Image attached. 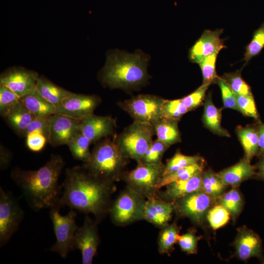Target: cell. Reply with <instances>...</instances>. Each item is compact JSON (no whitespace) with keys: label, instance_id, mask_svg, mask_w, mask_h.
I'll use <instances>...</instances> for the list:
<instances>
[{"label":"cell","instance_id":"cell-1","mask_svg":"<svg viewBox=\"0 0 264 264\" xmlns=\"http://www.w3.org/2000/svg\"><path fill=\"white\" fill-rule=\"evenodd\" d=\"M62 188L58 205L92 214L98 223L109 213L111 196L116 189L114 183L93 176L83 165L66 169Z\"/></svg>","mask_w":264,"mask_h":264},{"label":"cell","instance_id":"cell-47","mask_svg":"<svg viewBox=\"0 0 264 264\" xmlns=\"http://www.w3.org/2000/svg\"><path fill=\"white\" fill-rule=\"evenodd\" d=\"M13 157L11 152L1 144L0 145V168L1 170L7 169L10 165Z\"/></svg>","mask_w":264,"mask_h":264},{"label":"cell","instance_id":"cell-5","mask_svg":"<svg viewBox=\"0 0 264 264\" xmlns=\"http://www.w3.org/2000/svg\"><path fill=\"white\" fill-rule=\"evenodd\" d=\"M155 134L153 124L134 120L114 140L125 156L138 163L152 143Z\"/></svg>","mask_w":264,"mask_h":264},{"label":"cell","instance_id":"cell-19","mask_svg":"<svg viewBox=\"0 0 264 264\" xmlns=\"http://www.w3.org/2000/svg\"><path fill=\"white\" fill-rule=\"evenodd\" d=\"M202 172L198 173L189 179L175 181L167 185L165 190L158 191L156 197L173 203L181 198L201 190Z\"/></svg>","mask_w":264,"mask_h":264},{"label":"cell","instance_id":"cell-24","mask_svg":"<svg viewBox=\"0 0 264 264\" xmlns=\"http://www.w3.org/2000/svg\"><path fill=\"white\" fill-rule=\"evenodd\" d=\"M20 102L36 118L49 117L55 113L56 107L36 90L21 97Z\"/></svg>","mask_w":264,"mask_h":264},{"label":"cell","instance_id":"cell-36","mask_svg":"<svg viewBox=\"0 0 264 264\" xmlns=\"http://www.w3.org/2000/svg\"><path fill=\"white\" fill-rule=\"evenodd\" d=\"M169 147V146L158 139L153 141L140 162L150 164L162 163L163 155Z\"/></svg>","mask_w":264,"mask_h":264},{"label":"cell","instance_id":"cell-25","mask_svg":"<svg viewBox=\"0 0 264 264\" xmlns=\"http://www.w3.org/2000/svg\"><path fill=\"white\" fill-rule=\"evenodd\" d=\"M178 121L161 118L153 124L157 139L169 147L181 141Z\"/></svg>","mask_w":264,"mask_h":264},{"label":"cell","instance_id":"cell-13","mask_svg":"<svg viewBox=\"0 0 264 264\" xmlns=\"http://www.w3.org/2000/svg\"><path fill=\"white\" fill-rule=\"evenodd\" d=\"M38 73L22 66H13L2 72L0 85L4 86L22 97L36 90Z\"/></svg>","mask_w":264,"mask_h":264},{"label":"cell","instance_id":"cell-44","mask_svg":"<svg viewBox=\"0 0 264 264\" xmlns=\"http://www.w3.org/2000/svg\"><path fill=\"white\" fill-rule=\"evenodd\" d=\"M210 85L203 83L195 91L181 99L182 102L189 111L197 108L202 103L206 90Z\"/></svg>","mask_w":264,"mask_h":264},{"label":"cell","instance_id":"cell-35","mask_svg":"<svg viewBox=\"0 0 264 264\" xmlns=\"http://www.w3.org/2000/svg\"><path fill=\"white\" fill-rule=\"evenodd\" d=\"M189 110L182 102L181 99H164L162 106L161 114L163 118L178 121Z\"/></svg>","mask_w":264,"mask_h":264},{"label":"cell","instance_id":"cell-39","mask_svg":"<svg viewBox=\"0 0 264 264\" xmlns=\"http://www.w3.org/2000/svg\"><path fill=\"white\" fill-rule=\"evenodd\" d=\"M223 78L234 93L241 95H252L250 87L242 78L239 72L225 74Z\"/></svg>","mask_w":264,"mask_h":264},{"label":"cell","instance_id":"cell-21","mask_svg":"<svg viewBox=\"0 0 264 264\" xmlns=\"http://www.w3.org/2000/svg\"><path fill=\"white\" fill-rule=\"evenodd\" d=\"M256 166L251 164L250 161L244 157L236 164L217 173L222 181L231 187H238L244 181L254 177Z\"/></svg>","mask_w":264,"mask_h":264},{"label":"cell","instance_id":"cell-33","mask_svg":"<svg viewBox=\"0 0 264 264\" xmlns=\"http://www.w3.org/2000/svg\"><path fill=\"white\" fill-rule=\"evenodd\" d=\"M201 163H202V159L200 156L186 155L177 151L172 158L167 160L164 166L163 175L180 168Z\"/></svg>","mask_w":264,"mask_h":264},{"label":"cell","instance_id":"cell-16","mask_svg":"<svg viewBox=\"0 0 264 264\" xmlns=\"http://www.w3.org/2000/svg\"><path fill=\"white\" fill-rule=\"evenodd\" d=\"M49 120L48 143L52 146L67 145L80 132L81 120L58 114L52 115Z\"/></svg>","mask_w":264,"mask_h":264},{"label":"cell","instance_id":"cell-15","mask_svg":"<svg viewBox=\"0 0 264 264\" xmlns=\"http://www.w3.org/2000/svg\"><path fill=\"white\" fill-rule=\"evenodd\" d=\"M233 243L235 255L239 260L247 262L254 257L264 263L262 240L254 231L245 225L239 227Z\"/></svg>","mask_w":264,"mask_h":264},{"label":"cell","instance_id":"cell-18","mask_svg":"<svg viewBox=\"0 0 264 264\" xmlns=\"http://www.w3.org/2000/svg\"><path fill=\"white\" fill-rule=\"evenodd\" d=\"M222 32L221 29L205 30L191 48L189 53L190 60L199 64L206 56L225 47L220 37Z\"/></svg>","mask_w":264,"mask_h":264},{"label":"cell","instance_id":"cell-46","mask_svg":"<svg viewBox=\"0 0 264 264\" xmlns=\"http://www.w3.org/2000/svg\"><path fill=\"white\" fill-rule=\"evenodd\" d=\"M25 137L27 147L30 151L34 152L41 151L48 142L47 138L40 133H29Z\"/></svg>","mask_w":264,"mask_h":264},{"label":"cell","instance_id":"cell-2","mask_svg":"<svg viewBox=\"0 0 264 264\" xmlns=\"http://www.w3.org/2000/svg\"><path fill=\"white\" fill-rule=\"evenodd\" d=\"M65 165L61 155L53 154L38 170L15 168L10 173V177L21 189L34 210L50 208L57 204L62 194L59 178Z\"/></svg>","mask_w":264,"mask_h":264},{"label":"cell","instance_id":"cell-32","mask_svg":"<svg viewBox=\"0 0 264 264\" xmlns=\"http://www.w3.org/2000/svg\"><path fill=\"white\" fill-rule=\"evenodd\" d=\"M202 163L180 168L163 175L159 186V189L175 181L190 178L198 173L202 172Z\"/></svg>","mask_w":264,"mask_h":264},{"label":"cell","instance_id":"cell-9","mask_svg":"<svg viewBox=\"0 0 264 264\" xmlns=\"http://www.w3.org/2000/svg\"><path fill=\"white\" fill-rule=\"evenodd\" d=\"M164 99L150 94H140L119 103L118 105L135 121L153 124L162 118L161 109Z\"/></svg>","mask_w":264,"mask_h":264},{"label":"cell","instance_id":"cell-43","mask_svg":"<svg viewBox=\"0 0 264 264\" xmlns=\"http://www.w3.org/2000/svg\"><path fill=\"white\" fill-rule=\"evenodd\" d=\"M215 83L220 88L224 107L239 111L234 93L230 88L225 80L223 78L218 76Z\"/></svg>","mask_w":264,"mask_h":264},{"label":"cell","instance_id":"cell-42","mask_svg":"<svg viewBox=\"0 0 264 264\" xmlns=\"http://www.w3.org/2000/svg\"><path fill=\"white\" fill-rule=\"evenodd\" d=\"M200 238L196 235L194 230L190 229L180 236L177 243L181 250L188 254H195L198 251V242Z\"/></svg>","mask_w":264,"mask_h":264},{"label":"cell","instance_id":"cell-10","mask_svg":"<svg viewBox=\"0 0 264 264\" xmlns=\"http://www.w3.org/2000/svg\"><path fill=\"white\" fill-rule=\"evenodd\" d=\"M24 212L10 192L0 188V247L6 244L17 231Z\"/></svg>","mask_w":264,"mask_h":264},{"label":"cell","instance_id":"cell-29","mask_svg":"<svg viewBox=\"0 0 264 264\" xmlns=\"http://www.w3.org/2000/svg\"><path fill=\"white\" fill-rule=\"evenodd\" d=\"M228 186L222 181L217 173L211 170L202 171L201 190L215 200L225 192Z\"/></svg>","mask_w":264,"mask_h":264},{"label":"cell","instance_id":"cell-26","mask_svg":"<svg viewBox=\"0 0 264 264\" xmlns=\"http://www.w3.org/2000/svg\"><path fill=\"white\" fill-rule=\"evenodd\" d=\"M216 202L228 211L233 222L240 215L244 205V199L238 187H232L217 198Z\"/></svg>","mask_w":264,"mask_h":264},{"label":"cell","instance_id":"cell-8","mask_svg":"<svg viewBox=\"0 0 264 264\" xmlns=\"http://www.w3.org/2000/svg\"><path fill=\"white\" fill-rule=\"evenodd\" d=\"M60 208L57 204L50 208L49 217L56 239L50 250L66 258L71 251L72 240L78 226L76 222V210L71 209L66 215L62 216L59 213Z\"/></svg>","mask_w":264,"mask_h":264},{"label":"cell","instance_id":"cell-38","mask_svg":"<svg viewBox=\"0 0 264 264\" xmlns=\"http://www.w3.org/2000/svg\"><path fill=\"white\" fill-rule=\"evenodd\" d=\"M264 47V23L256 30L252 39L245 48L243 60L248 62L252 58L260 53Z\"/></svg>","mask_w":264,"mask_h":264},{"label":"cell","instance_id":"cell-41","mask_svg":"<svg viewBox=\"0 0 264 264\" xmlns=\"http://www.w3.org/2000/svg\"><path fill=\"white\" fill-rule=\"evenodd\" d=\"M239 111L246 116L259 121V115L257 110L253 95H241L234 93Z\"/></svg>","mask_w":264,"mask_h":264},{"label":"cell","instance_id":"cell-4","mask_svg":"<svg viewBox=\"0 0 264 264\" xmlns=\"http://www.w3.org/2000/svg\"><path fill=\"white\" fill-rule=\"evenodd\" d=\"M97 142L89 160L82 165L93 176L115 183L122 178L129 158L123 154L114 139L107 137Z\"/></svg>","mask_w":264,"mask_h":264},{"label":"cell","instance_id":"cell-22","mask_svg":"<svg viewBox=\"0 0 264 264\" xmlns=\"http://www.w3.org/2000/svg\"><path fill=\"white\" fill-rule=\"evenodd\" d=\"M3 118L15 133L19 136L24 137L27 127L36 117L20 102L13 106Z\"/></svg>","mask_w":264,"mask_h":264},{"label":"cell","instance_id":"cell-7","mask_svg":"<svg viewBox=\"0 0 264 264\" xmlns=\"http://www.w3.org/2000/svg\"><path fill=\"white\" fill-rule=\"evenodd\" d=\"M147 199L127 186L111 204L109 212L112 221L125 226L143 220Z\"/></svg>","mask_w":264,"mask_h":264},{"label":"cell","instance_id":"cell-40","mask_svg":"<svg viewBox=\"0 0 264 264\" xmlns=\"http://www.w3.org/2000/svg\"><path fill=\"white\" fill-rule=\"evenodd\" d=\"M21 97L8 88L0 85V115L3 117L16 104Z\"/></svg>","mask_w":264,"mask_h":264},{"label":"cell","instance_id":"cell-6","mask_svg":"<svg viewBox=\"0 0 264 264\" xmlns=\"http://www.w3.org/2000/svg\"><path fill=\"white\" fill-rule=\"evenodd\" d=\"M165 165L139 162L131 172L125 173L122 178L127 186L146 199L155 198L164 173Z\"/></svg>","mask_w":264,"mask_h":264},{"label":"cell","instance_id":"cell-37","mask_svg":"<svg viewBox=\"0 0 264 264\" xmlns=\"http://www.w3.org/2000/svg\"><path fill=\"white\" fill-rule=\"evenodd\" d=\"M220 51H216L205 57L198 64L200 67L203 83L211 84L218 77L216 71V63Z\"/></svg>","mask_w":264,"mask_h":264},{"label":"cell","instance_id":"cell-17","mask_svg":"<svg viewBox=\"0 0 264 264\" xmlns=\"http://www.w3.org/2000/svg\"><path fill=\"white\" fill-rule=\"evenodd\" d=\"M79 130L91 144L113 135L115 120L110 116H99L93 114L81 120Z\"/></svg>","mask_w":264,"mask_h":264},{"label":"cell","instance_id":"cell-30","mask_svg":"<svg viewBox=\"0 0 264 264\" xmlns=\"http://www.w3.org/2000/svg\"><path fill=\"white\" fill-rule=\"evenodd\" d=\"M179 228L175 223L161 228L158 239V250L160 254H169L174 249L180 236Z\"/></svg>","mask_w":264,"mask_h":264},{"label":"cell","instance_id":"cell-20","mask_svg":"<svg viewBox=\"0 0 264 264\" xmlns=\"http://www.w3.org/2000/svg\"><path fill=\"white\" fill-rule=\"evenodd\" d=\"M174 204L156 197L147 199L144 208L143 220L162 228L169 224L173 212Z\"/></svg>","mask_w":264,"mask_h":264},{"label":"cell","instance_id":"cell-27","mask_svg":"<svg viewBox=\"0 0 264 264\" xmlns=\"http://www.w3.org/2000/svg\"><path fill=\"white\" fill-rule=\"evenodd\" d=\"M221 110L217 108L208 96L204 103L203 121L210 131L220 136H230L229 132L221 126Z\"/></svg>","mask_w":264,"mask_h":264},{"label":"cell","instance_id":"cell-12","mask_svg":"<svg viewBox=\"0 0 264 264\" xmlns=\"http://www.w3.org/2000/svg\"><path fill=\"white\" fill-rule=\"evenodd\" d=\"M97 222L86 216L84 223L78 227L72 240L71 251L78 249L82 254L83 264H91L100 243Z\"/></svg>","mask_w":264,"mask_h":264},{"label":"cell","instance_id":"cell-3","mask_svg":"<svg viewBox=\"0 0 264 264\" xmlns=\"http://www.w3.org/2000/svg\"><path fill=\"white\" fill-rule=\"evenodd\" d=\"M99 78L104 86L111 88L138 87L149 78L147 61L139 53H110L105 66L99 73Z\"/></svg>","mask_w":264,"mask_h":264},{"label":"cell","instance_id":"cell-28","mask_svg":"<svg viewBox=\"0 0 264 264\" xmlns=\"http://www.w3.org/2000/svg\"><path fill=\"white\" fill-rule=\"evenodd\" d=\"M238 136L245 153V157L251 161L259 154V135L257 128L249 126L237 130Z\"/></svg>","mask_w":264,"mask_h":264},{"label":"cell","instance_id":"cell-45","mask_svg":"<svg viewBox=\"0 0 264 264\" xmlns=\"http://www.w3.org/2000/svg\"><path fill=\"white\" fill-rule=\"evenodd\" d=\"M49 118L50 117L35 118L27 127L24 132V137H25L29 133L37 132L45 135L48 141L50 132Z\"/></svg>","mask_w":264,"mask_h":264},{"label":"cell","instance_id":"cell-11","mask_svg":"<svg viewBox=\"0 0 264 264\" xmlns=\"http://www.w3.org/2000/svg\"><path fill=\"white\" fill-rule=\"evenodd\" d=\"M173 203L174 211L177 215L187 218L196 224L202 225L206 220L208 210L216 202L215 199L200 190Z\"/></svg>","mask_w":264,"mask_h":264},{"label":"cell","instance_id":"cell-48","mask_svg":"<svg viewBox=\"0 0 264 264\" xmlns=\"http://www.w3.org/2000/svg\"><path fill=\"white\" fill-rule=\"evenodd\" d=\"M260 159L257 163L255 177L264 181V153L260 155Z\"/></svg>","mask_w":264,"mask_h":264},{"label":"cell","instance_id":"cell-49","mask_svg":"<svg viewBox=\"0 0 264 264\" xmlns=\"http://www.w3.org/2000/svg\"><path fill=\"white\" fill-rule=\"evenodd\" d=\"M259 135V154L260 156L264 153V124L259 123L257 126Z\"/></svg>","mask_w":264,"mask_h":264},{"label":"cell","instance_id":"cell-14","mask_svg":"<svg viewBox=\"0 0 264 264\" xmlns=\"http://www.w3.org/2000/svg\"><path fill=\"white\" fill-rule=\"evenodd\" d=\"M101 99L96 95L72 93L56 108L55 114L82 120L93 113Z\"/></svg>","mask_w":264,"mask_h":264},{"label":"cell","instance_id":"cell-34","mask_svg":"<svg viewBox=\"0 0 264 264\" xmlns=\"http://www.w3.org/2000/svg\"><path fill=\"white\" fill-rule=\"evenodd\" d=\"M230 217L228 211L223 206L216 203L208 210L206 220L213 229L217 230L225 225Z\"/></svg>","mask_w":264,"mask_h":264},{"label":"cell","instance_id":"cell-23","mask_svg":"<svg viewBox=\"0 0 264 264\" xmlns=\"http://www.w3.org/2000/svg\"><path fill=\"white\" fill-rule=\"evenodd\" d=\"M36 91L56 108L73 93L55 84L43 76L39 77Z\"/></svg>","mask_w":264,"mask_h":264},{"label":"cell","instance_id":"cell-31","mask_svg":"<svg viewBox=\"0 0 264 264\" xmlns=\"http://www.w3.org/2000/svg\"><path fill=\"white\" fill-rule=\"evenodd\" d=\"M89 140L80 131L67 145L72 156L83 163L87 162L91 155Z\"/></svg>","mask_w":264,"mask_h":264}]
</instances>
